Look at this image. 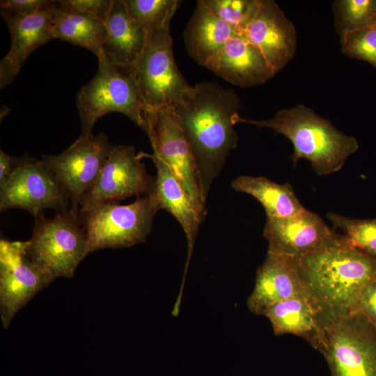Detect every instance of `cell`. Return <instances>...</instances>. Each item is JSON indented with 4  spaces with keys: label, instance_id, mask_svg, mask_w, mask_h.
I'll list each match as a JSON object with an SVG mask.
<instances>
[{
    "label": "cell",
    "instance_id": "cell-13",
    "mask_svg": "<svg viewBox=\"0 0 376 376\" xmlns=\"http://www.w3.org/2000/svg\"><path fill=\"white\" fill-rule=\"evenodd\" d=\"M53 280L28 256L25 242L0 240V314L3 328Z\"/></svg>",
    "mask_w": 376,
    "mask_h": 376
},
{
    "label": "cell",
    "instance_id": "cell-5",
    "mask_svg": "<svg viewBox=\"0 0 376 376\" xmlns=\"http://www.w3.org/2000/svg\"><path fill=\"white\" fill-rule=\"evenodd\" d=\"M24 242L28 256L53 281L72 278L89 253L79 213L71 208L56 212L53 218L43 213L36 217L32 236Z\"/></svg>",
    "mask_w": 376,
    "mask_h": 376
},
{
    "label": "cell",
    "instance_id": "cell-27",
    "mask_svg": "<svg viewBox=\"0 0 376 376\" xmlns=\"http://www.w3.org/2000/svg\"><path fill=\"white\" fill-rule=\"evenodd\" d=\"M333 226L344 232L348 242L358 250L376 257V219H358L329 213Z\"/></svg>",
    "mask_w": 376,
    "mask_h": 376
},
{
    "label": "cell",
    "instance_id": "cell-14",
    "mask_svg": "<svg viewBox=\"0 0 376 376\" xmlns=\"http://www.w3.org/2000/svg\"><path fill=\"white\" fill-rule=\"evenodd\" d=\"M242 34L260 51L276 73L295 54V25L273 0H260L255 16Z\"/></svg>",
    "mask_w": 376,
    "mask_h": 376
},
{
    "label": "cell",
    "instance_id": "cell-34",
    "mask_svg": "<svg viewBox=\"0 0 376 376\" xmlns=\"http://www.w3.org/2000/svg\"><path fill=\"white\" fill-rule=\"evenodd\" d=\"M375 24H376V19H375Z\"/></svg>",
    "mask_w": 376,
    "mask_h": 376
},
{
    "label": "cell",
    "instance_id": "cell-25",
    "mask_svg": "<svg viewBox=\"0 0 376 376\" xmlns=\"http://www.w3.org/2000/svg\"><path fill=\"white\" fill-rule=\"evenodd\" d=\"M335 26L339 36L374 24L376 0H337L333 3Z\"/></svg>",
    "mask_w": 376,
    "mask_h": 376
},
{
    "label": "cell",
    "instance_id": "cell-3",
    "mask_svg": "<svg viewBox=\"0 0 376 376\" xmlns=\"http://www.w3.org/2000/svg\"><path fill=\"white\" fill-rule=\"evenodd\" d=\"M234 121L271 129L285 136L293 146L290 158L294 163L307 159L319 175L338 171L359 149L356 138L339 131L329 120L303 104L281 109L269 119L249 120L237 114Z\"/></svg>",
    "mask_w": 376,
    "mask_h": 376
},
{
    "label": "cell",
    "instance_id": "cell-12",
    "mask_svg": "<svg viewBox=\"0 0 376 376\" xmlns=\"http://www.w3.org/2000/svg\"><path fill=\"white\" fill-rule=\"evenodd\" d=\"M156 176L150 175L132 146H113L95 182L83 198L79 212L96 205L150 196Z\"/></svg>",
    "mask_w": 376,
    "mask_h": 376
},
{
    "label": "cell",
    "instance_id": "cell-22",
    "mask_svg": "<svg viewBox=\"0 0 376 376\" xmlns=\"http://www.w3.org/2000/svg\"><path fill=\"white\" fill-rule=\"evenodd\" d=\"M276 336L292 334L303 338L316 350L321 333V317L309 297H297L279 301L263 314Z\"/></svg>",
    "mask_w": 376,
    "mask_h": 376
},
{
    "label": "cell",
    "instance_id": "cell-17",
    "mask_svg": "<svg viewBox=\"0 0 376 376\" xmlns=\"http://www.w3.org/2000/svg\"><path fill=\"white\" fill-rule=\"evenodd\" d=\"M56 1L47 8L27 16L2 15L9 29L11 45L0 62V88L9 85L19 74L29 55L54 39L52 12Z\"/></svg>",
    "mask_w": 376,
    "mask_h": 376
},
{
    "label": "cell",
    "instance_id": "cell-28",
    "mask_svg": "<svg viewBox=\"0 0 376 376\" xmlns=\"http://www.w3.org/2000/svg\"><path fill=\"white\" fill-rule=\"evenodd\" d=\"M214 15L242 34L255 16L260 0H202Z\"/></svg>",
    "mask_w": 376,
    "mask_h": 376
},
{
    "label": "cell",
    "instance_id": "cell-21",
    "mask_svg": "<svg viewBox=\"0 0 376 376\" xmlns=\"http://www.w3.org/2000/svg\"><path fill=\"white\" fill-rule=\"evenodd\" d=\"M236 34L239 33L233 27L214 15L199 0L184 31V40L189 55L205 67Z\"/></svg>",
    "mask_w": 376,
    "mask_h": 376
},
{
    "label": "cell",
    "instance_id": "cell-29",
    "mask_svg": "<svg viewBox=\"0 0 376 376\" xmlns=\"http://www.w3.org/2000/svg\"><path fill=\"white\" fill-rule=\"evenodd\" d=\"M340 40L343 54L376 68V24L347 32Z\"/></svg>",
    "mask_w": 376,
    "mask_h": 376
},
{
    "label": "cell",
    "instance_id": "cell-33",
    "mask_svg": "<svg viewBox=\"0 0 376 376\" xmlns=\"http://www.w3.org/2000/svg\"><path fill=\"white\" fill-rule=\"evenodd\" d=\"M19 162V158L10 156L0 150V187L8 180Z\"/></svg>",
    "mask_w": 376,
    "mask_h": 376
},
{
    "label": "cell",
    "instance_id": "cell-8",
    "mask_svg": "<svg viewBox=\"0 0 376 376\" xmlns=\"http://www.w3.org/2000/svg\"><path fill=\"white\" fill-rule=\"evenodd\" d=\"M317 350L331 376H376V329L359 314L322 320Z\"/></svg>",
    "mask_w": 376,
    "mask_h": 376
},
{
    "label": "cell",
    "instance_id": "cell-30",
    "mask_svg": "<svg viewBox=\"0 0 376 376\" xmlns=\"http://www.w3.org/2000/svg\"><path fill=\"white\" fill-rule=\"evenodd\" d=\"M113 0H59L58 8L64 13L87 15L104 22Z\"/></svg>",
    "mask_w": 376,
    "mask_h": 376
},
{
    "label": "cell",
    "instance_id": "cell-20",
    "mask_svg": "<svg viewBox=\"0 0 376 376\" xmlns=\"http://www.w3.org/2000/svg\"><path fill=\"white\" fill-rule=\"evenodd\" d=\"M156 169L154 196L160 210L173 215L182 228L187 241V259L185 275L193 252L200 224L203 221L191 199L169 166L158 157L151 155Z\"/></svg>",
    "mask_w": 376,
    "mask_h": 376
},
{
    "label": "cell",
    "instance_id": "cell-6",
    "mask_svg": "<svg viewBox=\"0 0 376 376\" xmlns=\"http://www.w3.org/2000/svg\"><path fill=\"white\" fill-rule=\"evenodd\" d=\"M159 210L152 194L137 198L128 205L107 202L79 212L88 240V253L130 247L146 242Z\"/></svg>",
    "mask_w": 376,
    "mask_h": 376
},
{
    "label": "cell",
    "instance_id": "cell-32",
    "mask_svg": "<svg viewBox=\"0 0 376 376\" xmlns=\"http://www.w3.org/2000/svg\"><path fill=\"white\" fill-rule=\"evenodd\" d=\"M354 313L359 314L376 329V279L361 290Z\"/></svg>",
    "mask_w": 376,
    "mask_h": 376
},
{
    "label": "cell",
    "instance_id": "cell-11",
    "mask_svg": "<svg viewBox=\"0 0 376 376\" xmlns=\"http://www.w3.org/2000/svg\"><path fill=\"white\" fill-rule=\"evenodd\" d=\"M10 208L26 210L36 218L46 209L58 212L71 205L63 187L40 159L24 157L0 187V210Z\"/></svg>",
    "mask_w": 376,
    "mask_h": 376
},
{
    "label": "cell",
    "instance_id": "cell-24",
    "mask_svg": "<svg viewBox=\"0 0 376 376\" xmlns=\"http://www.w3.org/2000/svg\"><path fill=\"white\" fill-rule=\"evenodd\" d=\"M52 22L54 38L86 48L97 56L100 54L106 35L103 20L91 15L62 12L56 1Z\"/></svg>",
    "mask_w": 376,
    "mask_h": 376
},
{
    "label": "cell",
    "instance_id": "cell-9",
    "mask_svg": "<svg viewBox=\"0 0 376 376\" xmlns=\"http://www.w3.org/2000/svg\"><path fill=\"white\" fill-rule=\"evenodd\" d=\"M145 127L152 155L164 162L180 182L203 220L206 200L190 148L172 108L145 110Z\"/></svg>",
    "mask_w": 376,
    "mask_h": 376
},
{
    "label": "cell",
    "instance_id": "cell-10",
    "mask_svg": "<svg viewBox=\"0 0 376 376\" xmlns=\"http://www.w3.org/2000/svg\"><path fill=\"white\" fill-rule=\"evenodd\" d=\"M107 134L79 136L58 155H42V164L56 177L68 196L71 210L80 204L95 182L112 148Z\"/></svg>",
    "mask_w": 376,
    "mask_h": 376
},
{
    "label": "cell",
    "instance_id": "cell-1",
    "mask_svg": "<svg viewBox=\"0 0 376 376\" xmlns=\"http://www.w3.org/2000/svg\"><path fill=\"white\" fill-rule=\"evenodd\" d=\"M239 99L233 89L205 81L191 86L172 108L191 151L203 194L237 145L234 118Z\"/></svg>",
    "mask_w": 376,
    "mask_h": 376
},
{
    "label": "cell",
    "instance_id": "cell-15",
    "mask_svg": "<svg viewBox=\"0 0 376 376\" xmlns=\"http://www.w3.org/2000/svg\"><path fill=\"white\" fill-rule=\"evenodd\" d=\"M334 233L318 214L309 210L294 217L267 218L263 229L268 252L295 259L320 247Z\"/></svg>",
    "mask_w": 376,
    "mask_h": 376
},
{
    "label": "cell",
    "instance_id": "cell-16",
    "mask_svg": "<svg viewBox=\"0 0 376 376\" xmlns=\"http://www.w3.org/2000/svg\"><path fill=\"white\" fill-rule=\"evenodd\" d=\"M309 297L295 258L267 253L247 299L251 312L263 315L271 306L293 297Z\"/></svg>",
    "mask_w": 376,
    "mask_h": 376
},
{
    "label": "cell",
    "instance_id": "cell-4",
    "mask_svg": "<svg viewBox=\"0 0 376 376\" xmlns=\"http://www.w3.org/2000/svg\"><path fill=\"white\" fill-rule=\"evenodd\" d=\"M93 78L80 88L76 104L81 120L79 136L92 134L95 122L111 112L128 117L143 130L144 103L134 81L132 66L122 67L109 62L100 54Z\"/></svg>",
    "mask_w": 376,
    "mask_h": 376
},
{
    "label": "cell",
    "instance_id": "cell-2",
    "mask_svg": "<svg viewBox=\"0 0 376 376\" xmlns=\"http://www.w3.org/2000/svg\"><path fill=\"white\" fill-rule=\"evenodd\" d=\"M296 260L321 319L354 313L361 290L376 279V257L358 250L344 235L336 232L320 247Z\"/></svg>",
    "mask_w": 376,
    "mask_h": 376
},
{
    "label": "cell",
    "instance_id": "cell-23",
    "mask_svg": "<svg viewBox=\"0 0 376 376\" xmlns=\"http://www.w3.org/2000/svg\"><path fill=\"white\" fill-rule=\"evenodd\" d=\"M231 187L249 194L263 206L267 218H285L301 214L306 209L289 183L278 184L263 176L240 175Z\"/></svg>",
    "mask_w": 376,
    "mask_h": 376
},
{
    "label": "cell",
    "instance_id": "cell-7",
    "mask_svg": "<svg viewBox=\"0 0 376 376\" xmlns=\"http://www.w3.org/2000/svg\"><path fill=\"white\" fill-rule=\"evenodd\" d=\"M170 24L148 32L145 45L132 65L146 110L173 108L191 86L175 61Z\"/></svg>",
    "mask_w": 376,
    "mask_h": 376
},
{
    "label": "cell",
    "instance_id": "cell-19",
    "mask_svg": "<svg viewBox=\"0 0 376 376\" xmlns=\"http://www.w3.org/2000/svg\"><path fill=\"white\" fill-rule=\"evenodd\" d=\"M102 54L112 64L131 67L146 43L147 31L129 14L123 0H113L105 19Z\"/></svg>",
    "mask_w": 376,
    "mask_h": 376
},
{
    "label": "cell",
    "instance_id": "cell-26",
    "mask_svg": "<svg viewBox=\"0 0 376 376\" xmlns=\"http://www.w3.org/2000/svg\"><path fill=\"white\" fill-rule=\"evenodd\" d=\"M130 16L148 32L171 22L178 0H123Z\"/></svg>",
    "mask_w": 376,
    "mask_h": 376
},
{
    "label": "cell",
    "instance_id": "cell-31",
    "mask_svg": "<svg viewBox=\"0 0 376 376\" xmlns=\"http://www.w3.org/2000/svg\"><path fill=\"white\" fill-rule=\"evenodd\" d=\"M52 2L47 0H1V16H27L49 7Z\"/></svg>",
    "mask_w": 376,
    "mask_h": 376
},
{
    "label": "cell",
    "instance_id": "cell-18",
    "mask_svg": "<svg viewBox=\"0 0 376 376\" xmlns=\"http://www.w3.org/2000/svg\"><path fill=\"white\" fill-rule=\"evenodd\" d=\"M205 68L240 87L262 84L276 74L260 51L242 34L231 37Z\"/></svg>",
    "mask_w": 376,
    "mask_h": 376
}]
</instances>
